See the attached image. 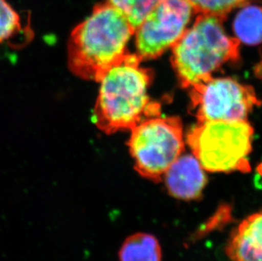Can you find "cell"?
<instances>
[{
    "label": "cell",
    "instance_id": "9",
    "mask_svg": "<svg viewBox=\"0 0 262 261\" xmlns=\"http://www.w3.org/2000/svg\"><path fill=\"white\" fill-rule=\"evenodd\" d=\"M226 254L232 261H262V210L246 217L233 230Z\"/></svg>",
    "mask_w": 262,
    "mask_h": 261
},
{
    "label": "cell",
    "instance_id": "10",
    "mask_svg": "<svg viewBox=\"0 0 262 261\" xmlns=\"http://www.w3.org/2000/svg\"><path fill=\"white\" fill-rule=\"evenodd\" d=\"M161 245L153 235L137 232L126 237L119 251L120 261H161Z\"/></svg>",
    "mask_w": 262,
    "mask_h": 261
},
{
    "label": "cell",
    "instance_id": "5",
    "mask_svg": "<svg viewBox=\"0 0 262 261\" xmlns=\"http://www.w3.org/2000/svg\"><path fill=\"white\" fill-rule=\"evenodd\" d=\"M129 150L134 168L143 178L161 182L166 170L184 151L179 117H151L132 129Z\"/></svg>",
    "mask_w": 262,
    "mask_h": 261
},
{
    "label": "cell",
    "instance_id": "1",
    "mask_svg": "<svg viewBox=\"0 0 262 261\" xmlns=\"http://www.w3.org/2000/svg\"><path fill=\"white\" fill-rule=\"evenodd\" d=\"M141 60L137 54L128 53L99 80L92 119L103 133L132 130L142 121L160 115V105L151 101L148 94L154 72L142 67Z\"/></svg>",
    "mask_w": 262,
    "mask_h": 261
},
{
    "label": "cell",
    "instance_id": "14",
    "mask_svg": "<svg viewBox=\"0 0 262 261\" xmlns=\"http://www.w3.org/2000/svg\"><path fill=\"white\" fill-rule=\"evenodd\" d=\"M21 29L20 15L6 0H0V45L11 39Z\"/></svg>",
    "mask_w": 262,
    "mask_h": 261
},
{
    "label": "cell",
    "instance_id": "2",
    "mask_svg": "<svg viewBox=\"0 0 262 261\" xmlns=\"http://www.w3.org/2000/svg\"><path fill=\"white\" fill-rule=\"evenodd\" d=\"M134 33L135 30L116 8L107 2L98 4L70 35V71L83 80L99 82L128 54L126 45Z\"/></svg>",
    "mask_w": 262,
    "mask_h": 261
},
{
    "label": "cell",
    "instance_id": "7",
    "mask_svg": "<svg viewBox=\"0 0 262 261\" xmlns=\"http://www.w3.org/2000/svg\"><path fill=\"white\" fill-rule=\"evenodd\" d=\"M193 8L186 0H162L136 31L137 55L156 59L172 48L187 30Z\"/></svg>",
    "mask_w": 262,
    "mask_h": 261
},
{
    "label": "cell",
    "instance_id": "13",
    "mask_svg": "<svg viewBox=\"0 0 262 261\" xmlns=\"http://www.w3.org/2000/svg\"><path fill=\"white\" fill-rule=\"evenodd\" d=\"M194 12L214 15L225 20L235 8L245 5L246 0H186Z\"/></svg>",
    "mask_w": 262,
    "mask_h": 261
},
{
    "label": "cell",
    "instance_id": "6",
    "mask_svg": "<svg viewBox=\"0 0 262 261\" xmlns=\"http://www.w3.org/2000/svg\"><path fill=\"white\" fill-rule=\"evenodd\" d=\"M188 89L198 122L246 121L253 108L261 104L252 86L233 78L212 77Z\"/></svg>",
    "mask_w": 262,
    "mask_h": 261
},
{
    "label": "cell",
    "instance_id": "4",
    "mask_svg": "<svg viewBox=\"0 0 262 261\" xmlns=\"http://www.w3.org/2000/svg\"><path fill=\"white\" fill-rule=\"evenodd\" d=\"M254 129L246 121L198 122L187 142L204 170L210 172L250 171Z\"/></svg>",
    "mask_w": 262,
    "mask_h": 261
},
{
    "label": "cell",
    "instance_id": "8",
    "mask_svg": "<svg viewBox=\"0 0 262 261\" xmlns=\"http://www.w3.org/2000/svg\"><path fill=\"white\" fill-rule=\"evenodd\" d=\"M164 178L169 194L186 201L201 198L207 183L205 170L193 155L179 156Z\"/></svg>",
    "mask_w": 262,
    "mask_h": 261
},
{
    "label": "cell",
    "instance_id": "3",
    "mask_svg": "<svg viewBox=\"0 0 262 261\" xmlns=\"http://www.w3.org/2000/svg\"><path fill=\"white\" fill-rule=\"evenodd\" d=\"M223 20L200 14L171 48V64L183 89L212 77L222 66L239 58V40L226 33Z\"/></svg>",
    "mask_w": 262,
    "mask_h": 261
},
{
    "label": "cell",
    "instance_id": "11",
    "mask_svg": "<svg viewBox=\"0 0 262 261\" xmlns=\"http://www.w3.org/2000/svg\"><path fill=\"white\" fill-rule=\"evenodd\" d=\"M236 38L245 45H257L262 42V7L247 5L237 12L233 21Z\"/></svg>",
    "mask_w": 262,
    "mask_h": 261
},
{
    "label": "cell",
    "instance_id": "12",
    "mask_svg": "<svg viewBox=\"0 0 262 261\" xmlns=\"http://www.w3.org/2000/svg\"><path fill=\"white\" fill-rule=\"evenodd\" d=\"M161 1L162 0H106L125 16L135 31Z\"/></svg>",
    "mask_w": 262,
    "mask_h": 261
}]
</instances>
